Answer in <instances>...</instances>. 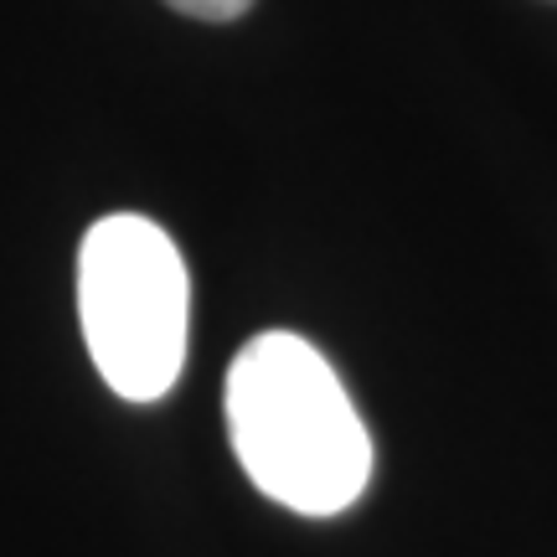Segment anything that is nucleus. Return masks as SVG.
Masks as SVG:
<instances>
[{
    "label": "nucleus",
    "instance_id": "obj_2",
    "mask_svg": "<svg viewBox=\"0 0 557 557\" xmlns=\"http://www.w3.org/2000/svg\"><path fill=\"white\" fill-rule=\"evenodd\" d=\"M191 278L165 227L139 212L99 218L78 248V320L99 377L129 403L165 398L186 361Z\"/></svg>",
    "mask_w": 557,
    "mask_h": 557
},
{
    "label": "nucleus",
    "instance_id": "obj_3",
    "mask_svg": "<svg viewBox=\"0 0 557 557\" xmlns=\"http://www.w3.org/2000/svg\"><path fill=\"white\" fill-rule=\"evenodd\" d=\"M165 5L197 21H238L243 11H253V0H165Z\"/></svg>",
    "mask_w": 557,
    "mask_h": 557
},
{
    "label": "nucleus",
    "instance_id": "obj_1",
    "mask_svg": "<svg viewBox=\"0 0 557 557\" xmlns=\"http://www.w3.org/2000/svg\"><path fill=\"white\" fill-rule=\"evenodd\" d=\"M233 455L269 500L336 517L372 480V434L331 361L295 331H263L227 367Z\"/></svg>",
    "mask_w": 557,
    "mask_h": 557
}]
</instances>
